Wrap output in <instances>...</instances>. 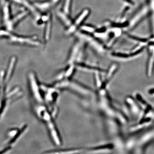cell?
Here are the masks:
<instances>
[{"mask_svg":"<svg viewBox=\"0 0 154 154\" xmlns=\"http://www.w3.org/2000/svg\"><path fill=\"white\" fill-rule=\"evenodd\" d=\"M82 30L84 31H86L89 33H93L94 32L95 30V28L93 27H91V26H87V25H84L83 26L82 28Z\"/></svg>","mask_w":154,"mask_h":154,"instance_id":"cell-11","label":"cell"},{"mask_svg":"<svg viewBox=\"0 0 154 154\" xmlns=\"http://www.w3.org/2000/svg\"><path fill=\"white\" fill-rule=\"evenodd\" d=\"M28 12L27 11H23L17 15L16 17L12 19L10 26V30H12L15 28V26L21 20H22L24 17H26L28 15Z\"/></svg>","mask_w":154,"mask_h":154,"instance_id":"cell-6","label":"cell"},{"mask_svg":"<svg viewBox=\"0 0 154 154\" xmlns=\"http://www.w3.org/2000/svg\"><path fill=\"white\" fill-rule=\"evenodd\" d=\"M78 35L81 38H83V39L88 41V43L91 44V46L94 48L98 51L99 52L101 53L104 52L105 51V48L100 44V42L97 41L95 38L91 37L90 35H87L85 33H78Z\"/></svg>","mask_w":154,"mask_h":154,"instance_id":"cell-3","label":"cell"},{"mask_svg":"<svg viewBox=\"0 0 154 154\" xmlns=\"http://www.w3.org/2000/svg\"><path fill=\"white\" fill-rule=\"evenodd\" d=\"M89 13H90V10L88 9H85L84 10L82 13L80 14V16L76 19L73 25H72L70 27L69 29L68 30V33L69 34V33L74 32L76 29L77 27L81 24V23H82L84 20L87 18L89 15Z\"/></svg>","mask_w":154,"mask_h":154,"instance_id":"cell-4","label":"cell"},{"mask_svg":"<svg viewBox=\"0 0 154 154\" xmlns=\"http://www.w3.org/2000/svg\"><path fill=\"white\" fill-rule=\"evenodd\" d=\"M58 16L60 18V20L62 21L64 24L67 27L70 26L72 25V22L70 19L68 17V15H67L65 13H62V12H58Z\"/></svg>","mask_w":154,"mask_h":154,"instance_id":"cell-9","label":"cell"},{"mask_svg":"<svg viewBox=\"0 0 154 154\" xmlns=\"http://www.w3.org/2000/svg\"><path fill=\"white\" fill-rule=\"evenodd\" d=\"M59 1L60 0H51V2L52 6H54L57 4V3L59 2Z\"/></svg>","mask_w":154,"mask_h":154,"instance_id":"cell-12","label":"cell"},{"mask_svg":"<svg viewBox=\"0 0 154 154\" xmlns=\"http://www.w3.org/2000/svg\"><path fill=\"white\" fill-rule=\"evenodd\" d=\"M0 37L7 38L12 43L20 45L30 46L41 45V42L35 36L25 37L18 36L11 33L9 30H0Z\"/></svg>","mask_w":154,"mask_h":154,"instance_id":"cell-1","label":"cell"},{"mask_svg":"<svg viewBox=\"0 0 154 154\" xmlns=\"http://www.w3.org/2000/svg\"><path fill=\"white\" fill-rule=\"evenodd\" d=\"M9 0H0V8L2 13L3 25L10 30V26L12 19L11 18V8Z\"/></svg>","mask_w":154,"mask_h":154,"instance_id":"cell-2","label":"cell"},{"mask_svg":"<svg viewBox=\"0 0 154 154\" xmlns=\"http://www.w3.org/2000/svg\"><path fill=\"white\" fill-rule=\"evenodd\" d=\"M13 1L15 3L23 6L25 8L28 9L29 11L31 12L33 16L36 17V19H39L40 15L39 13L36 11V8H35L28 2V0H13Z\"/></svg>","mask_w":154,"mask_h":154,"instance_id":"cell-5","label":"cell"},{"mask_svg":"<svg viewBox=\"0 0 154 154\" xmlns=\"http://www.w3.org/2000/svg\"><path fill=\"white\" fill-rule=\"evenodd\" d=\"M72 0H65L63 6L64 13L69 15L70 13L71 4Z\"/></svg>","mask_w":154,"mask_h":154,"instance_id":"cell-10","label":"cell"},{"mask_svg":"<svg viewBox=\"0 0 154 154\" xmlns=\"http://www.w3.org/2000/svg\"><path fill=\"white\" fill-rule=\"evenodd\" d=\"M45 21H46V25L45 26L46 28H45V41L48 42L50 38L51 27V17L50 14L48 15L47 19Z\"/></svg>","mask_w":154,"mask_h":154,"instance_id":"cell-8","label":"cell"},{"mask_svg":"<svg viewBox=\"0 0 154 154\" xmlns=\"http://www.w3.org/2000/svg\"><path fill=\"white\" fill-rule=\"evenodd\" d=\"M34 6L39 11L41 12H45L52 7V4L50 2H36L34 3Z\"/></svg>","mask_w":154,"mask_h":154,"instance_id":"cell-7","label":"cell"}]
</instances>
